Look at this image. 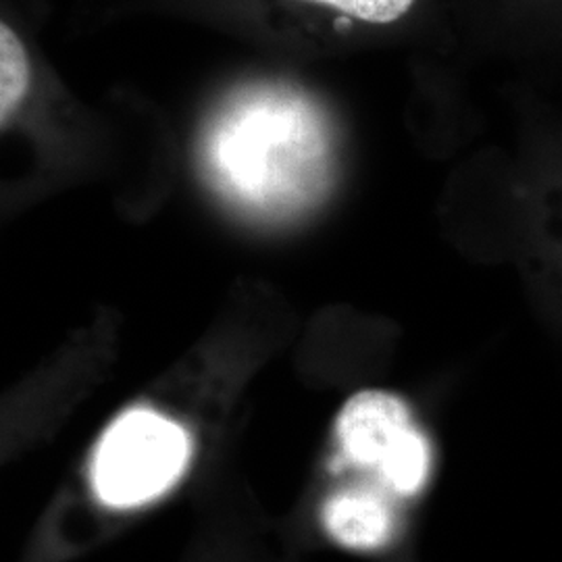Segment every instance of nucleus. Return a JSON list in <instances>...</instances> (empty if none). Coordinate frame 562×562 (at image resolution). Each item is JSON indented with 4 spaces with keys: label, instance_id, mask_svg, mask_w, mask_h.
<instances>
[{
    "label": "nucleus",
    "instance_id": "4",
    "mask_svg": "<svg viewBox=\"0 0 562 562\" xmlns=\"http://www.w3.org/2000/svg\"><path fill=\"white\" fill-rule=\"evenodd\" d=\"M327 533L348 548L373 550L392 536V513L371 490H341L323 506Z\"/></svg>",
    "mask_w": 562,
    "mask_h": 562
},
{
    "label": "nucleus",
    "instance_id": "1",
    "mask_svg": "<svg viewBox=\"0 0 562 562\" xmlns=\"http://www.w3.org/2000/svg\"><path fill=\"white\" fill-rule=\"evenodd\" d=\"M329 134L317 106L288 88L244 90L223 104L204 138L209 178L227 201L288 217L322 199Z\"/></svg>",
    "mask_w": 562,
    "mask_h": 562
},
{
    "label": "nucleus",
    "instance_id": "2",
    "mask_svg": "<svg viewBox=\"0 0 562 562\" xmlns=\"http://www.w3.org/2000/svg\"><path fill=\"white\" fill-rule=\"evenodd\" d=\"M190 459L188 434L148 408L121 415L102 436L92 480L102 503L130 508L161 496Z\"/></svg>",
    "mask_w": 562,
    "mask_h": 562
},
{
    "label": "nucleus",
    "instance_id": "3",
    "mask_svg": "<svg viewBox=\"0 0 562 562\" xmlns=\"http://www.w3.org/2000/svg\"><path fill=\"white\" fill-rule=\"evenodd\" d=\"M336 436L340 464L373 471L387 487L413 496L429 473V443L404 402L382 390L359 392L341 408Z\"/></svg>",
    "mask_w": 562,
    "mask_h": 562
},
{
    "label": "nucleus",
    "instance_id": "5",
    "mask_svg": "<svg viewBox=\"0 0 562 562\" xmlns=\"http://www.w3.org/2000/svg\"><path fill=\"white\" fill-rule=\"evenodd\" d=\"M30 88V60L18 34L0 25V121L7 125L20 111Z\"/></svg>",
    "mask_w": 562,
    "mask_h": 562
},
{
    "label": "nucleus",
    "instance_id": "6",
    "mask_svg": "<svg viewBox=\"0 0 562 562\" xmlns=\"http://www.w3.org/2000/svg\"><path fill=\"white\" fill-rule=\"evenodd\" d=\"M334 7L336 11L346 13L357 20L369 23H392L408 13L415 0H315Z\"/></svg>",
    "mask_w": 562,
    "mask_h": 562
}]
</instances>
